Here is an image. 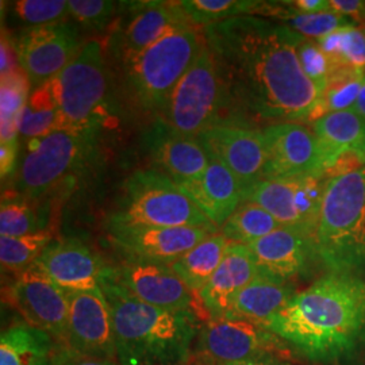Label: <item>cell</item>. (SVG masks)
Returning a JSON list of instances; mask_svg holds the SVG:
<instances>
[{
    "mask_svg": "<svg viewBox=\"0 0 365 365\" xmlns=\"http://www.w3.org/2000/svg\"><path fill=\"white\" fill-rule=\"evenodd\" d=\"M230 107L276 123L309 120L322 92L300 66L302 37L257 15L237 16L202 30Z\"/></svg>",
    "mask_w": 365,
    "mask_h": 365,
    "instance_id": "obj_1",
    "label": "cell"
},
{
    "mask_svg": "<svg viewBox=\"0 0 365 365\" xmlns=\"http://www.w3.org/2000/svg\"><path fill=\"white\" fill-rule=\"evenodd\" d=\"M264 327L309 361L353 360L365 349V279L327 272Z\"/></svg>",
    "mask_w": 365,
    "mask_h": 365,
    "instance_id": "obj_2",
    "label": "cell"
},
{
    "mask_svg": "<svg viewBox=\"0 0 365 365\" xmlns=\"http://www.w3.org/2000/svg\"><path fill=\"white\" fill-rule=\"evenodd\" d=\"M101 288L108 302L119 365H184L199 334L191 310L170 312L146 304L122 287L106 268Z\"/></svg>",
    "mask_w": 365,
    "mask_h": 365,
    "instance_id": "obj_3",
    "label": "cell"
},
{
    "mask_svg": "<svg viewBox=\"0 0 365 365\" xmlns=\"http://www.w3.org/2000/svg\"><path fill=\"white\" fill-rule=\"evenodd\" d=\"M313 244L327 272L365 279V168L327 180Z\"/></svg>",
    "mask_w": 365,
    "mask_h": 365,
    "instance_id": "obj_4",
    "label": "cell"
},
{
    "mask_svg": "<svg viewBox=\"0 0 365 365\" xmlns=\"http://www.w3.org/2000/svg\"><path fill=\"white\" fill-rule=\"evenodd\" d=\"M110 226L205 227L220 232L176 182L156 170H137L126 179Z\"/></svg>",
    "mask_w": 365,
    "mask_h": 365,
    "instance_id": "obj_5",
    "label": "cell"
},
{
    "mask_svg": "<svg viewBox=\"0 0 365 365\" xmlns=\"http://www.w3.org/2000/svg\"><path fill=\"white\" fill-rule=\"evenodd\" d=\"M203 45V34L195 26L179 27L122 64L130 91L144 110L163 114L172 92L195 63Z\"/></svg>",
    "mask_w": 365,
    "mask_h": 365,
    "instance_id": "obj_6",
    "label": "cell"
},
{
    "mask_svg": "<svg viewBox=\"0 0 365 365\" xmlns=\"http://www.w3.org/2000/svg\"><path fill=\"white\" fill-rule=\"evenodd\" d=\"M49 83L57 103L56 130H99L107 96V75L99 41H87L78 57Z\"/></svg>",
    "mask_w": 365,
    "mask_h": 365,
    "instance_id": "obj_7",
    "label": "cell"
},
{
    "mask_svg": "<svg viewBox=\"0 0 365 365\" xmlns=\"http://www.w3.org/2000/svg\"><path fill=\"white\" fill-rule=\"evenodd\" d=\"M232 108L218 68L206 42L195 63L172 92L160 119L172 130L197 137L214 125H220L221 114Z\"/></svg>",
    "mask_w": 365,
    "mask_h": 365,
    "instance_id": "obj_8",
    "label": "cell"
},
{
    "mask_svg": "<svg viewBox=\"0 0 365 365\" xmlns=\"http://www.w3.org/2000/svg\"><path fill=\"white\" fill-rule=\"evenodd\" d=\"M96 134L56 130L29 141V152L15 180L16 192L27 200L48 195L87 163L96 146Z\"/></svg>",
    "mask_w": 365,
    "mask_h": 365,
    "instance_id": "obj_9",
    "label": "cell"
},
{
    "mask_svg": "<svg viewBox=\"0 0 365 365\" xmlns=\"http://www.w3.org/2000/svg\"><path fill=\"white\" fill-rule=\"evenodd\" d=\"M196 351L206 365L265 359L287 361L292 357L287 344L271 330L232 313L210 318L199 331Z\"/></svg>",
    "mask_w": 365,
    "mask_h": 365,
    "instance_id": "obj_10",
    "label": "cell"
},
{
    "mask_svg": "<svg viewBox=\"0 0 365 365\" xmlns=\"http://www.w3.org/2000/svg\"><path fill=\"white\" fill-rule=\"evenodd\" d=\"M325 184L324 176L262 180L249 191L245 200L267 210L282 227L297 230L313 240Z\"/></svg>",
    "mask_w": 365,
    "mask_h": 365,
    "instance_id": "obj_11",
    "label": "cell"
},
{
    "mask_svg": "<svg viewBox=\"0 0 365 365\" xmlns=\"http://www.w3.org/2000/svg\"><path fill=\"white\" fill-rule=\"evenodd\" d=\"M83 45L78 27L68 21L25 29L15 38L19 66L34 88L64 71Z\"/></svg>",
    "mask_w": 365,
    "mask_h": 365,
    "instance_id": "obj_12",
    "label": "cell"
},
{
    "mask_svg": "<svg viewBox=\"0 0 365 365\" xmlns=\"http://www.w3.org/2000/svg\"><path fill=\"white\" fill-rule=\"evenodd\" d=\"M199 144L210 160L221 163L240 182L245 196L264 180L267 146L262 131L235 123H220L200 133Z\"/></svg>",
    "mask_w": 365,
    "mask_h": 365,
    "instance_id": "obj_13",
    "label": "cell"
},
{
    "mask_svg": "<svg viewBox=\"0 0 365 365\" xmlns=\"http://www.w3.org/2000/svg\"><path fill=\"white\" fill-rule=\"evenodd\" d=\"M9 298L29 325L46 331L68 349V294L36 262L16 274Z\"/></svg>",
    "mask_w": 365,
    "mask_h": 365,
    "instance_id": "obj_14",
    "label": "cell"
},
{
    "mask_svg": "<svg viewBox=\"0 0 365 365\" xmlns=\"http://www.w3.org/2000/svg\"><path fill=\"white\" fill-rule=\"evenodd\" d=\"M68 349L90 359L118 360L113 317L102 288L68 294Z\"/></svg>",
    "mask_w": 365,
    "mask_h": 365,
    "instance_id": "obj_15",
    "label": "cell"
},
{
    "mask_svg": "<svg viewBox=\"0 0 365 365\" xmlns=\"http://www.w3.org/2000/svg\"><path fill=\"white\" fill-rule=\"evenodd\" d=\"M262 134L267 146L264 180L324 176L313 129L298 122H284L267 126Z\"/></svg>",
    "mask_w": 365,
    "mask_h": 365,
    "instance_id": "obj_16",
    "label": "cell"
},
{
    "mask_svg": "<svg viewBox=\"0 0 365 365\" xmlns=\"http://www.w3.org/2000/svg\"><path fill=\"white\" fill-rule=\"evenodd\" d=\"M113 245L126 260L170 265L209 237L218 235L205 227L110 226Z\"/></svg>",
    "mask_w": 365,
    "mask_h": 365,
    "instance_id": "obj_17",
    "label": "cell"
},
{
    "mask_svg": "<svg viewBox=\"0 0 365 365\" xmlns=\"http://www.w3.org/2000/svg\"><path fill=\"white\" fill-rule=\"evenodd\" d=\"M133 13L111 37V51L125 64L172 30L191 26L182 1L133 3ZM194 26V25H192Z\"/></svg>",
    "mask_w": 365,
    "mask_h": 365,
    "instance_id": "obj_18",
    "label": "cell"
},
{
    "mask_svg": "<svg viewBox=\"0 0 365 365\" xmlns=\"http://www.w3.org/2000/svg\"><path fill=\"white\" fill-rule=\"evenodd\" d=\"M111 274L134 298L170 312L191 310V291L170 265L126 260Z\"/></svg>",
    "mask_w": 365,
    "mask_h": 365,
    "instance_id": "obj_19",
    "label": "cell"
},
{
    "mask_svg": "<svg viewBox=\"0 0 365 365\" xmlns=\"http://www.w3.org/2000/svg\"><path fill=\"white\" fill-rule=\"evenodd\" d=\"M144 146L156 170L178 185L195 180L209 168V156L197 138L172 130L160 118L145 133Z\"/></svg>",
    "mask_w": 365,
    "mask_h": 365,
    "instance_id": "obj_20",
    "label": "cell"
},
{
    "mask_svg": "<svg viewBox=\"0 0 365 365\" xmlns=\"http://www.w3.org/2000/svg\"><path fill=\"white\" fill-rule=\"evenodd\" d=\"M36 264L66 294L101 288L107 268L90 247L76 238L52 241Z\"/></svg>",
    "mask_w": 365,
    "mask_h": 365,
    "instance_id": "obj_21",
    "label": "cell"
},
{
    "mask_svg": "<svg viewBox=\"0 0 365 365\" xmlns=\"http://www.w3.org/2000/svg\"><path fill=\"white\" fill-rule=\"evenodd\" d=\"M260 276L289 283L309 271L318 261L313 240L288 227H279L260 240L249 244Z\"/></svg>",
    "mask_w": 365,
    "mask_h": 365,
    "instance_id": "obj_22",
    "label": "cell"
},
{
    "mask_svg": "<svg viewBox=\"0 0 365 365\" xmlns=\"http://www.w3.org/2000/svg\"><path fill=\"white\" fill-rule=\"evenodd\" d=\"M257 277L260 271L248 245L232 244L215 274L199 292L211 318L230 313L237 295Z\"/></svg>",
    "mask_w": 365,
    "mask_h": 365,
    "instance_id": "obj_23",
    "label": "cell"
},
{
    "mask_svg": "<svg viewBox=\"0 0 365 365\" xmlns=\"http://www.w3.org/2000/svg\"><path fill=\"white\" fill-rule=\"evenodd\" d=\"M179 187L218 229L244 202V192L235 175L214 160H210L209 168L200 178Z\"/></svg>",
    "mask_w": 365,
    "mask_h": 365,
    "instance_id": "obj_24",
    "label": "cell"
},
{
    "mask_svg": "<svg viewBox=\"0 0 365 365\" xmlns=\"http://www.w3.org/2000/svg\"><path fill=\"white\" fill-rule=\"evenodd\" d=\"M31 83L19 68L1 76L0 88V170L1 178L11 175L18 157L19 115L26 105Z\"/></svg>",
    "mask_w": 365,
    "mask_h": 365,
    "instance_id": "obj_25",
    "label": "cell"
},
{
    "mask_svg": "<svg viewBox=\"0 0 365 365\" xmlns=\"http://www.w3.org/2000/svg\"><path fill=\"white\" fill-rule=\"evenodd\" d=\"M313 131L321 150L324 178L342 153L354 152L365 158V118L353 110L330 113L317 119Z\"/></svg>",
    "mask_w": 365,
    "mask_h": 365,
    "instance_id": "obj_26",
    "label": "cell"
},
{
    "mask_svg": "<svg viewBox=\"0 0 365 365\" xmlns=\"http://www.w3.org/2000/svg\"><path fill=\"white\" fill-rule=\"evenodd\" d=\"M56 339L27 322L3 330L0 337V365H51L57 356Z\"/></svg>",
    "mask_w": 365,
    "mask_h": 365,
    "instance_id": "obj_27",
    "label": "cell"
},
{
    "mask_svg": "<svg viewBox=\"0 0 365 365\" xmlns=\"http://www.w3.org/2000/svg\"><path fill=\"white\" fill-rule=\"evenodd\" d=\"M295 294L292 284L260 276L237 295L230 313L265 325Z\"/></svg>",
    "mask_w": 365,
    "mask_h": 365,
    "instance_id": "obj_28",
    "label": "cell"
},
{
    "mask_svg": "<svg viewBox=\"0 0 365 365\" xmlns=\"http://www.w3.org/2000/svg\"><path fill=\"white\" fill-rule=\"evenodd\" d=\"M230 245L232 242L225 235H211L170 267L190 291L199 294L218 269Z\"/></svg>",
    "mask_w": 365,
    "mask_h": 365,
    "instance_id": "obj_29",
    "label": "cell"
},
{
    "mask_svg": "<svg viewBox=\"0 0 365 365\" xmlns=\"http://www.w3.org/2000/svg\"><path fill=\"white\" fill-rule=\"evenodd\" d=\"M257 15L279 21L282 25L309 39L324 38L341 29L359 26L352 19L331 10L325 13L303 14L294 10L284 1H264V6Z\"/></svg>",
    "mask_w": 365,
    "mask_h": 365,
    "instance_id": "obj_30",
    "label": "cell"
},
{
    "mask_svg": "<svg viewBox=\"0 0 365 365\" xmlns=\"http://www.w3.org/2000/svg\"><path fill=\"white\" fill-rule=\"evenodd\" d=\"M365 81V71L353 68H334L327 80V88L309 120L337 111L353 110Z\"/></svg>",
    "mask_w": 365,
    "mask_h": 365,
    "instance_id": "obj_31",
    "label": "cell"
},
{
    "mask_svg": "<svg viewBox=\"0 0 365 365\" xmlns=\"http://www.w3.org/2000/svg\"><path fill=\"white\" fill-rule=\"evenodd\" d=\"M19 137L37 140L49 135L57 128V103L51 83L30 92L26 105L19 115Z\"/></svg>",
    "mask_w": 365,
    "mask_h": 365,
    "instance_id": "obj_32",
    "label": "cell"
},
{
    "mask_svg": "<svg viewBox=\"0 0 365 365\" xmlns=\"http://www.w3.org/2000/svg\"><path fill=\"white\" fill-rule=\"evenodd\" d=\"M282 227L274 217L253 202H242L221 227L232 244L249 245Z\"/></svg>",
    "mask_w": 365,
    "mask_h": 365,
    "instance_id": "obj_33",
    "label": "cell"
},
{
    "mask_svg": "<svg viewBox=\"0 0 365 365\" xmlns=\"http://www.w3.org/2000/svg\"><path fill=\"white\" fill-rule=\"evenodd\" d=\"M315 41L330 58L331 71L342 66L365 71V27H345Z\"/></svg>",
    "mask_w": 365,
    "mask_h": 365,
    "instance_id": "obj_34",
    "label": "cell"
},
{
    "mask_svg": "<svg viewBox=\"0 0 365 365\" xmlns=\"http://www.w3.org/2000/svg\"><path fill=\"white\" fill-rule=\"evenodd\" d=\"M264 1L257 0H184L182 10L194 26L207 27L223 21L257 15Z\"/></svg>",
    "mask_w": 365,
    "mask_h": 365,
    "instance_id": "obj_35",
    "label": "cell"
},
{
    "mask_svg": "<svg viewBox=\"0 0 365 365\" xmlns=\"http://www.w3.org/2000/svg\"><path fill=\"white\" fill-rule=\"evenodd\" d=\"M49 232L41 230L21 237H0V261L6 271L14 274L24 272L38 260L42 252L52 242Z\"/></svg>",
    "mask_w": 365,
    "mask_h": 365,
    "instance_id": "obj_36",
    "label": "cell"
},
{
    "mask_svg": "<svg viewBox=\"0 0 365 365\" xmlns=\"http://www.w3.org/2000/svg\"><path fill=\"white\" fill-rule=\"evenodd\" d=\"M41 232L38 218L30 202L22 196L3 197L0 207V233L21 237Z\"/></svg>",
    "mask_w": 365,
    "mask_h": 365,
    "instance_id": "obj_37",
    "label": "cell"
},
{
    "mask_svg": "<svg viewBox=\"0 0 365 365\" xmlns=\"http://www.w3.org/2000/svg\"><path fill=\"white\" fill-rule=\"evenodd\" d=\"M14 18L26 29L64 21L68 1L64 0H18L11 6Z\"/></svg>",
    "mask_w": 365,
    "mask_h": 365,
    "instance_id": "obj_38",
    "label": "cell"
},
{
    "mask_svg": "<svg viewBox=\"0 0 365 365\" xmlns=\"http://www.w3.org/2000/svg\"><path fill=\"white\" fill-rule=\"evenodd\" d=\"M117 3L111 0H71L68 1V15L78 25L103 30L115 13Z\"/></svg>",
    "mask_w": 365,
    "mask_h": 365,
    "instance_id": "obj_39",
    "label": "cell"
},
{
    "mask_svg": "<svg viewBox=\"0 0 365 365\" xmlns=\"http://www.w3.org/2000/svg\"><path fill=\"white\" fill-rule=\"evenodd\" d=\"M300 66L306 76L324 93L331 72V61L315 39L303 38L298 46Z\"/></svg>",
    "mask_w": 365,
    "mask_h": 365,
    "instance_id": "obj_40",
    "label": "cell"
},
{
    "mask_svg": "<svg viewBox=\"0 0 365 365\" xmlns=\"http://www.w3.org/2000/svg\"><path fill=\"white\" fill-rule=\"evenodd\" d=\"M330 10L346 16L359 26L365 27V1L363 0H329Z\"/></svg>",
    "mask_w": 365,
    "mask_h": 365,
    "instance_id": "obj_41",
    "label": "cell"
},
{
    "mask_svg": "<svg viewBox=\"0 0 365 365\" xmlns=\"http://www.w3.org/2000/svg\"><path fill=\"white\" fill-rule=\"evenodd\" d=\"M1 76H6L14 71L19 69V60L18 53L15 48V41H11L9 36L1 34Z\"/></svg>",
    "mask_w": 365,
    "mask_h": 365,
    "instance_id": "obj_42",
    "label": "cell"
},
{
    "mask_svg": "<svg viewBox=\"0 0 365 365\" xmlns=\"http://www.w3.org/2000/svg\"><path fill=\"white\" fill-rule=\"evenodd\" d=\"M54 365H115L113 361L107 360H99V359H90L84 356H78L76 353L69 351V349H63L61 352L58 351L54 361Z\"/></svg>",
    "mask_w": 365,
    "mask_h": 365,
    "instance_id": "obj_43",
    "label": "cell"
},
{
    "mask_svg": "<svg viewBox=\"0 0 365 365\" xmlns=\"http://www.w3.org/2000/svg\"><path fill=\"white\" fill-rule=\"evenodd\" d=\"M284 3L294 10L303 14L325 13L330 10L329 0H289Z\"/></svg>",
    "mask_w": 365,
    "mask_h": 365,
    "instance_id": "obj_44",
    "label": "cell"
},
{
    "mask_svg": "<svg viewBox=\"0 0 365 365\" xmlns=\"http://www.w3.org/2000/svg\"><path fill=\"white\" fill-rule=\"evenodd\" d=\"M221 365H289L287 361L283 360H274V359H265V360H248V361H240V363H229Z\"/></svg>",
    "mask_w": 365,
    "mask_h": 365,
    "instance_id": "obj_45",
    "label": "cell"
},
{
    "mask_svg": "<svg viewBox=\"0 0 365 365\" xmlns=\"http://www.w3.org/2000/svg\"><path fill=\"white\" fill-rule=\"evenodd\" d=\"M353 111L365 118V81L360 90V93H359V98L356 101V105L353 107Z\"/></svg>",
    "mask_w": 365,
    "mask_h": 365,
    "instance_id": "obj_46",
    "label": "cell"
},
{
    "mask_svg": "<svg viewBox=\"0 0 365 365\" xmlns=\"http://www.w3.org/2000/svg\"><path fill=\"white\" fill-rule=\"evenodd\" d=\"M53 361H54V360H53ZM51 365H54V364H53V363H52V364H51Z\"/></svg>",
    "mask_w": 365,
    "mask_h": 365,
    "instance_id": "obj_47",
    "label": "cell"
}]
</instances>
